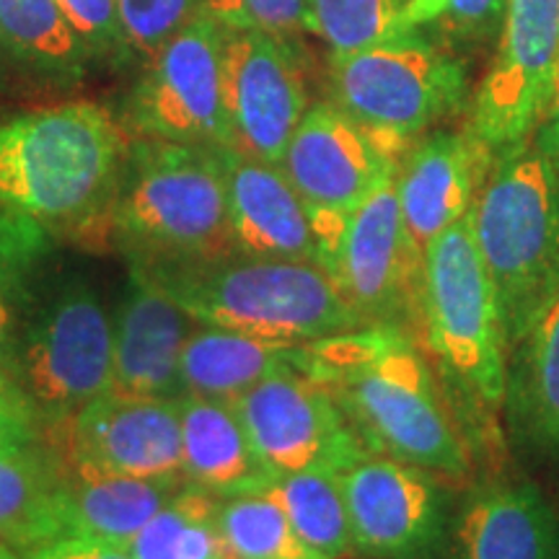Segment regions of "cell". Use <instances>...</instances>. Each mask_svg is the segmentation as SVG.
Masks as SVG:
<instances>
[{"instance_id": "obj_1", "label": "cell", "mask_w": 559, "mask_h": 559, "mask_svg": "<svg viewBox=\"0 0 559 559\" xmlns=\"http://www.w3.org/2000/svg\"><path fill=\"white\" fill-rule=\"evenodd\" d=\"M306 376L324 383L370 453L449 481L472 477L456 404L409 330L366 324L306 345Z\"/></svg>"}, {"instance_id": "obj_2", "label": "cell", "mask_w": 559, "mask_h": 559, "mask_svg": "<svg viewBox=\"0 0 559 559\" xmlns=\"http://www.w3.org/2000/svg\"><path fill=\"white\" fill-rule=\"evenodd\" d=\"M128 140L107 109L68 102L0 120V207L62 234L111 230Z\"/></svg>"}, {"instance_id": "obj_3", "label": "cell", "mask_w": 559, "mask_h": 559, "mask_svg": "<svg viewBox=\"0 0 559 559\" xmlns=\"http://www.w3.org/2000/svg\"><path fill=\"white\" fill-rule=\"evenodd\" d=\"M412 334L449 389L469 443L492 430L506 402L510 345L472 213L423 249Z\"/></svg>"}, {"instance_id": "obj_4", "label": "cell", "mask_w": 559, "mask_h": 559, "mask_svg": "<svg viewBox=\"0 0 559 559\" xmlns=\"http://www.w3.org/2000/svg\"><path fill=\"white\" fill-rule=\"evenodd\" d=\"M111 234L145 270L194 267L236 254L218 148L132 140L111 205Z\"/></svg>"}, {"instance_id": "obj_5", "label": "cell", "mask_w": 559, "mask_h": 559, "mask_svg": "<svg viewBox=\"0 0 559 559\" xmlns=\"http://www.w3.org/2000/svg\"><path fill=\"white\" fill-rule=\"evenodd\" d=\"M145 272H151L200 324L249 337L313 345L366 326L337 283L313 262L230 254L194 267Z\"/></svg>"}, {"instance_id": "obj_6", "label": "cell", "mask_w": 559, "mask_h": 559, "mask_svg": "<svg viewBox=\"0 0 559 559\" xmlns=\"http://www.w3.org/2000/svg\"><path fill=\"white\" fill-rule=\"evenodd\" d=\"M472 230L513 347L559 290V174L534 140L495 158Z\"/></svg>"}, {"instance_id": "obj_7", "label": "cell", "mask_w": 559, "mask_h": 559, "mask_svg": "<svg viewBox=\"0 0 559 559\" xmlns=\"http://www.w3.org/2000/svg\"><path fill=\"white\" fill-rule=\"evenodd\" d=\"M466 91V68L415 32L330 60L332 104L396 160L461 111Z\"/></svg>"}, {"instance_id": "obj_8", "label": "cell", "mask_w": 559, "mask_h": 559, "mask_svg": "<svg viewBox=\"0 0 559 559\" xmlns=\"http://www.w3.org/2000/svg\"><path fill=\"white\" fill-rule=\"evenodd\" d=\"M19 389L47 428L115 391L111 317L86 283H70L34 319L19 349Z\"/></svg>"}, {"instance_id": "obj_9", "label": "cell", "mask_w": 559, "mask_h": 559, "mask_svg": "<svg viewBox=\"0 0 559 559\" xmlns=\"http://www.w3.org/2000/svg\"><path fill=\"white\" fill-rule=\"evenodd\" d=\"M135 138L234 148L223 104V26L202 9L145 60L128 99Z\"/></svg>"}, {"instance_id": "obj_10", "label": "cell", "mask_w": 559, "mask_h": 559, "mask_svg": "<svg viewBox=\"0 0 559 559\" xmlns=\"http://www.w3.org/2000/svg\"><path fill=\"white\" fill-rule=\"evenodd\" d=\"M394 174L389 171L347 215L319 264L366 324H396L412 332L423 251L404 226Z\"/></svg>"}, {"instance_id": "obj_11", "label": "cell", "mask_w": 559, "mask_h": 559, "mask_svg": "<svg viewBox=\"0 0 559 559\" xmlns=\"http://www.w3.org/2000/svg\"><path fill=\"white\" fill-rule=\"evenodd\" d=\"M355 555L440 559L449 551L456 498L449 479L407 461L368 453L340 474Z\"/></svg>"}, {"instance_id": "obj_12", "label": "cell", "mask_w": 559, "mask_h": 559, "mask_svg": "<svg viewBox=\"0 0 559 559\" xmlns=\"http://www.w3.org/2000/svg\"><path fill=\"white\" fill-rule=\"evenodd\" d=\"M500 47L479 83L469 130L495 158L528 143L559 66V0H508Z\"/></svg>"}, {"instance_id": "obj_13", "label": "cell", "mask_w": 559, "mask_h": 559, "mask_svg": "<svg viewBox=\"0 0 559 559\" xmlns=\"http://www.w3.org/2000/svg\"><path fill=\"white\" fill-rule=\"evenodd\" d=\"M230 404L272 477L342 474L370 453L324 383L306 373L270 376Z\"/></svg>"}, {"instance_id": "obj_14", "label": "cell", "mask_w": 559, "mask_h": 559, "mask_svg": "<svg viewBox=\"0 0 559 559\" xmlns=\"http://www.w3.org/2000/svg\"><path fill=\"white\" fill-rule=\"evenodd\" d=\"M396 164L400 160L383 153L381 145L332 102L306 109L280 169L309 210L319 257L347 215Z\"/></svg>"}, {"instance_id": "obj_15", "label": "cell", "mask_w": 559, "mask_h": 559, "mask_svg": "<svg viewBox=\"0 0 559 559\" xmlns=\"http://www.w3.org/2000/svg\"><path fill=\"white\" fill-rule=\"evenodd\" d=\"M47 432L66 469L143 479L185 474L179 400L109 391Z\"/></svg>"}, {"instance_id": "obj_16", "label": "cell", "mask_w": 559, "mask_h": 559, "mask_svg": "<svg viewBox=\"0 0 559 559\" xmlns=\"http://www.w3.org/2000/svg\"><path fill=\"white\" fill-rule=\"evenodd\" d=\"M223 104L234 148L280 166L309 109L296 50L257 29H223Z\"/></svg>"}, {"instance_id": "obj_17", "label": "cell", "mask_w": 559, "mask_h": 559, "mask_svg": "<svg viewBox=\"0 0 559 559\" xmlns=\"http://www.w3.org/2000/svg\"><path fill=\"white\" fill-rule=\"evenodd\" d=\"M449 559H559V508L526 477L498 474L456 502Z\"/></svg>"}, {"instance_id": "obj_18", "label": "cell", "mask_w": 559, "mask_h": 559, "mask_svg": "<svg viewBox=\"0 0 559 559\" xmlns=\"http://www.w3.org/2000/svg\"><path fill=\"white\" fill-rule=\"evenodd\" d=\"M492 164L469 128L432 132L409 145L394 179L404 226L419 251L472 213Z\"/></svg>"}, {"instance_id": "obj_19", "label": "cell", "mask_w": 559, "mask_h": 559, "mask_svg": "<svg viewBox=\"0 0 559 559\" xmlns=\"http://www.w3.org/2000/svg\"><path fill=\"white\" fill-rule=\"evenodd\" d=\"M198 324L151 272L132 267L130 288L111 319L115 391L181 400V353Z\"/></svg>"}, {"instance_id": "obj_20", "label": "cell", "mask_w": 559, "mask_h": 559, "mask_svg": "<svg viewBox=\"0 0 559 559\" xmlns=\"http://www.w3.org/2000/svg\"><path fill=\"white\" fill-rule=\"evenodd\" d=\"M218 153L226 174L228 226L236 254L319 264L311 215L285 171L230 145Z\"/></svg>"}, {"instance_id": "obj_21", "label": "cell", "mask_w": 559, "mask_h": 559, "mask_svg": "<svg viewBox=\"0 0 559 559\" xmlns=\"http://www.w3.org/2000/svg\"><path fill=\"white\" fill-rule=\"evenodd\" d=\"M502 419L515 449L559 464V290L510 347Z\"/></svg>"}, {"instance_id": "obj_22", "label": "cell", "mask_w": 559, "mask_h": 559, "mask_svg": "<svg viewBox=\"0 0 559 559\" xmlns=\"http://www.w3.org/2000/svg\"><path fill=\"white\" fill-rule=\"evenodd\" d=\"M277 373H306V345H283L198 324L181 353V396L236 402Z\"/></svg>"}, {"instance_id": "obj_23", "label": "cell", "mask_w": 559, "mask_h": 559, "mask_svg": "<svg viewBox=\"0 0 559 559\" xmlns=\"http://www.w3.org/2000/svg\"><path fill=\"white\" fill-rule=\"evenodd\" d=\"M181 472L215 498L257 492L272 474L257 459L234 404L181 396Z\"/></svg>"}, {"instance_id": "obj_24", "label": "cell", "mask_w": 559, "mask_h": 559, "mask_svg": "<svg viewBox=\"0 0 559 559\" xmlns=\"http://www.w3.org/2000/svg\"><path fill=\"white\" fill-rule=\"evenodd\" d=\"M68 536L66 489L50 445L0 449V542L29 555Z\"/></svg>"}, {"instance_id": "obj_25", "label": "cell", "mask_w": 559, "mask_h": 559, "mask_svg": "<svg viewBox=\"0 0 559 559\" xmlns=\"http://www.w3.org/2000/svg\"><path fill=\"white\" fill-rule=\"evenodd\" d=\"M60 474L66 489L68 534L117 544L122 549L187 485L185 474L143 479L66 466H60Z\"/></svg>"}, {"instance_id": "obj_26", "label": "cell", "mask_w": 559, "mask_h": 559, "mask_svg": "<svg viewBox=\"0 0 559 559\" xmlns=\"http://www.w3.org/2000/svg\"><path fill=\"white\" fill-rule=\"evenodd\" d=\"M0 45L39 79L81 81L91 66L58 0H0Z\"/></svg>"}, {"instance_id": "obj_27", "label": "cell", "mask_w": 559, "mask_h": 559, "mask_svg": "<svg viewBox=\"0 0 559 559\" xmlns=\"http://www.w3.org/2000/svg\"><path fill=\"white\" fill-rule=\"evenodd\" d=\"M257 492L270 495L288 515L298 539L321 559L355 555L340 472H296L270 477Z\"/></svg>"}, {"instance_id": "obj_28", "label": "cell", "mask_w": 559, "mask_h": 559, "mask_svg": "<svg viewBox=\"0 0 559 559\" xmlns=\"http://www.w3.org/2000/svg\"><path fill=\"white\" fill-rule=\"evenodd\" d=\"M218 498L187 481L153 519L124 544L132 559H223Z\"/></svg>"}, {"instance_id": "obj_29", "label": "cell", "mask_w": 559, "mask_h": 559, "mask_svg": "<svg viewBox=\"0 0 559 559\" xmlns=\"http://www.w3.org/2000/svg\"><path fill=\"white\" fill-rule=\"evenodd\" d=\"M223 559H321L298 539L288 515L264 492L218 498Z\"/></svg>"}, {"instance_id": "obj_30", "label": "cell", "mask_w": 559, "mask_h": 559, "mask_svg": "<svg viewBox=\"0 0 559 559\" xmlns=\"http://www.w3.org/2000/svg\"><path fill=\"white\" fill-rule=\"evenodd\" d=\"M309 32L334 55H353L412 32L404 21L407 0H306Z\"/></svg>"}, {"instance_id": "obj_31", "label": "cell", "mask_w": 559, "mask_h": 559, "mask_svg": "<svg viewBox=\"0 0 559 559\" xmlns=\"http://www.w3.org/2000/svg\"><path fill=\"white\" fill-rule=\"evenodd\" d=\"M202 11V0H117L128 50L151 60Z\"/></svg>"}, {"instance_id": "obj_32", "label": "cell", "mask_w": 559, "mask_h": 559, "mask_svg": "<svg viewBox=\"0 0 559 559\" xmlns=\"http://www.w3.org/2000/svg\"><path fill=\"white\" fill-rule=\"evenodd\" d=\"M202 9L223 29H257L285 41L309 32L306 0H202Z\"/></svg>"}, {"instance_id": "obj_33", "label": "cell", "mask_w": 559, "mask_h": 559, "mask_svg": "<svg viewBox=\"0 0 559 559\" xmlns=\"http://www.w3.org/2000/svg\"><path fill=\"white\" fill-rule=\"evenodd\" d=\"M508 0H407L404 21L412 32L425 24H443L461 37L481 39L498 29Z\"/></svg>"}, {"instance_id": "obj_34", "label": "cell", "mask_w": 559, "mask_h": 559, "mask_svg": "<svg viewBox=\"0 0 559 559\" xmlns=\"http://www.w3.org/2000/svg\"><path fill=\"white\" fill-rule=\"evenodd\" d=\"M75 39L91 62L120 60L128 55L117 0H58Z\"/></svg>"}, {"instance_id": "obj_35", "label": "cell", "mask_w": 559, "mask_h": 559, "mask_svg": "<svg viewBox=\"0 0 559 559\" xmlns=\"http://www.w3.org/2000/svg\"><path fill=\"white\" fill-rule=\"evenodd\" d=\"M34 419H37V415H34L32 404L24 400L21 391L16 394V391L5 386L3 376H0V449L16 443H32Z\"/></svg>"}, {"instance_id": "obj_36", "label": "cell", "mask_w": 559, "mask_h": 559, "mask_svg": "<svg viewBox=\"0 0 559 559\" xmlns=\"http://www.w3.org/2000/svg\"><path fill=\"white\" fill-rule=\"evenodd\" d=\"M24 559H132L128 551L117 544L83 539V536H68V539L52 542L47 547L34 549Z\"/></svg>"}, {"instance_id": "obj_37", "label": "cell", "mask_w": 559, "mask_h": 559, "mask_svg": "<svg viewBox=\"0 0 559 559\" xmlns=\"http://www.w3.org/2000/svg\"><path fill=\"white\" fill-rule=\"evenodd\" d=\"M536 145H539L544 156L551 160L559 174V66L555 75V86H551V96L547 104V111H544L539 128H536Z\"/></svg>"}, {"instance_id": "obj_38", "label": "cell", "mask_w": 559, "mask_h": 559, "mask_svg": "<svg viewBox=\"0 0 559 559\" xmlns=\"http://www.w3.org/2000/svg\"><path fill=\"white\" fill-rule=\"evenodd\" d=\"M13 355V337H11V317L9 309H5L3 298H0V373L11 362Z\"/></svg>"}, {"instance_id": "obj_39", "label": "cell", "mask_w": 559, "mask_h": 559, "mask_svg": "<svg viewBox=\"0 0 559 559\" xmlns=\"http://www.w3.org/2000/svg\"><path fill=\"white\" fill-rule=\"evenodd\" d=\"M0 559H24V555H21L19 549L9 547L5 542H0Z\"/></svg>"}, {"instance_id": "obj_40", "label": "cell", "mask_w": 559, "mask_h": 559, "mask_svg": "<svg viewBox=\"0 0 559 559\" xmlns=\"http://www.w3.org/2000/svg\"><path fill=\"white\" fill-rule=\"evenodd\" d=\"M349 559H362V557H349Z\"/></svg>"}, {"instance_id": "obj_41", "label": "cell", "mask_w": 559, "mask_h": 559, "mask_svg": "<svg viewBox=\"0 0 559 559\" xmlns=\"http://www.w3.org/2000/svg\"><path fill=\"white\" fill-rule=\"evenodd\" d=\"M0 50H3V45H0Z\"/></svg>"}]
</instances>
